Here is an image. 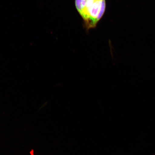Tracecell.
<instances>
[{
  "label": "cell",
  "instance_id": "obj_1",
  "mask_svg": "<svg viewBox=\"0 0 155 155\" xmlns=\"http://www.w3.org/2000/svg\"><path fill=\"white\" fill-rule=\"evenodd\" d=\"M86 5L89 19L87 28H94L104 14L105 0H86Z\"/></svg>",
  "mask_w": 155,
  "mask_h": 155
},
{
  "label": "cell",
  "instance_id": "obj_2",
  "mask_svg": "<svg viewBox=\"0 0 155 155\" xmlns=\"http://www.w3.org/2000/svg\"><path fill=\"white\" fill-rule=\"evenodd\" d=\"M75 3L78 11L84 21L87 27L89 19L86 8V0H75Z\"/></svg>",
  "mask_w": 155,
  "mask_h": 155
}]
</instances>
